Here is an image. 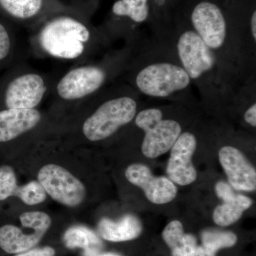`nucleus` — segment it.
I'll return each mask as SVG.
<instances>
[{
	"mask_svg": "<svg viewBox=\"0 0 256 256\" xmlns=\"http://www.w3.org/2000/svg\"><path fill=\"white\" fill-rule=\"evenodd\" d=\"M175 10L214 54L236 86L256 76V62L248 56L225 5L217 0H180Z\"/></svg>",
	"mask_w": 256,
	"mask_h": 256,
	"instance_id": "1",
	"label": "nucleus"
},
{
	"mask_svg": "<svg viewBox=\"0 0 256 256\" xmlns=\"http://www.w3.org/2000/svg\"><path fill=\"white\" fill-rule=\"evenodd\" d=\"M156 36L170 42L205 106L220 108L230 105L239 86L232 82L214 54L178 10L169 26Z\"/></svg>",
	"mask_w": 256,
	"mask_h": 256,
	"instance_id": "2",
	"label": "nucleus"
},
{
	"mask_svg": "<svg viewBox=\"0 0 256 256\" xmlns=\"http://www.w3.org/2000/svg\"><path fill=\"white\" fill-rule=\"evenodd\" d=\"M132 66L134 90L151 98L182 106L193 104V84L166 38L154 36L144 42Z\"/></svg>",
	"mask_w": 256,
	"mask_h": 256,
	"instance_id": "3",
	"label": "nucleus"
},
{
	"mask_svg": "<svg viewBox=\"0 0 256 256\" xmlns=\"http://www.w3.org/2000/svg\"><path fill=\"white\" fill-rule=\"evenodd\" d=\"M90 37L88 26L68 15L50 18L40 33V44L45 52L56 58L74 60L84 53Z\"/></svg>",
	"mask_w": 256,
	"mask_h": 256,
	"instance_id": "4",
	"label": "nucleus"
},
{
	"mask_svg": "<svg viewBox=\"0 0 256 256\" xmlns=\"http://www.w3.org/2000/svg\"><path fill=\"white\" fill-rule=\"evenodd\" d=\"M138 92L114 96L105 101L89 116L82 126V133L92 142L110 138L120 128L132 122L139 109Z\"/></svg>",
	"mask_w": 256,
	"mask_h": 256,
	"instance_id": "5",
	"label": "nucleus"
},
{
	"mask_svg": "<svg viewBox=\"0 0 256 256\" xmlns=\"http://www.w3.org/2000/svg\"><path fill=\"white\" fill-rule=\"evenodd\" d=\"M134 120L136 126L144 132L142 154L150 159L168 152L183 132L178 120L165 118L162 108H146L138 111Z\"/></svg>",
	"mask_w": 256,
	"mask_h": 256,
	"instance_id": "6",
	"label": "nucleus"
},
{
	"mask_svg": "<svg viewBox=\"0 0 256 256\" xmlns=\"http://www.w3.org/2000/svg\"><path fill=\"white\" fill-rule=\"evenodd\" d=\"M38 182L47 194L64 206L76 207L85 200L86 190L84 184L60 165L44 166L38 172Z\"/></svg>",
	"mask_w": 256,
	"mask_h": 256,
	"instance_id": "7",
	"label": "nucleus"
},
{
	"mask_svg": "<svg viewBox=\"0 0 256 256\" xmlns=\"http://www.w3.org/2000/svg\"><path fill=\"white\" fill-rule=\"evenodd\" d=\"M107 78V70L102 67H78L64 76L57 86V92L65 100H77L98 90Z\"/></svg>",
	"mask_w": 256,
	"mask_h": 256,
	"instance_id": "8",
	"label": "nucleus"
},
{
	"mask_svg": "<svg viewBox=\"0 0 256 256\" xmlns=\"http://www.w3.org/2000/svg\"><path fill=\"white\" fill-rule=\"evenodd\" d=\"M196 146V136L190 131L182 133L172 146L166 173L172 182L188 186L196 180V169L192 162Z\"/></svg>",
	"mask_w": 256,
	"mask_h": 256,
	"instance_id": "9",
	"label": "nucleus"
},
{
	"mask_svg": "<svg viewBox=\"0 0 256 256\" xmlns=\"http://www.w3.org/2000/svg\"><path fill=\"white\" fill-rule=\"evenodd\" d=\"M126 178L130 182L142 188L148 200L156 204L169 203L178 194V188L170 178L154 176L144 164L130 165L126 170Z\"/></svg>",
	"mask_w": 256,
	"mask_h": 256,
	"instance_id": "10",
	"label": "nucleus"
},
{
	"mask_svg": "<svg viewBox=\"0 0 256 256\" xmlns=\"http://www.w3.org/2000/svg\"><path fill=\"white\" fill-rule=\"evenodd\" d=\"M218 159L232 188L238 191H255V168L240 150L232 146H223L218 151Z\"/></svg>",
	"mask_w": 256,
	"mask_h": 256,
	"instance_id": "11",
	"label": "nucleus"
},
{
	"mask_svg": "<svg viewBox=\"0 0 256 256\" xmlns=\"http://www.w3.org/2000/svg\"><path fill=\"white\" fill-rule=\"evenodd\" d=\"M46 92L44 80L40 75L24 74L15 78L8 86L5 104L8 108L34 109Z\"/></svg>",
	"mask_w": 256,
	"mask_h": 256,
	"instance_id": "12",
	"label": "nucleus"
},
{
	"mask_svg": "<svg viewBox=\"0 0 256 256\" xmlns=\"http://www.w3.org/2000/svg\"><path fill=\"white\" fill-rule=\"evenodd\" d=\"M22 228L5 224L0 226V249L8 254H21L33 248L40 244L50 229L52 222L42 224L26 232V226Z\"/></svg>",
	"mask_w": 256,
	"mask_h": 256,
	"instance_id": "13",
	"label": "nucleus"
},
{
	"mask_svg": "<svg viewBox=\"0 0 256 256\" xmlns=\"http://www.w3.org/2000/svg\"><path fill=\"white\" fill-rule=\"evenodd\" d=\"M41 117L36 109L0 110V142H10L33 129L41 120Z\"/></svg>",
	"mask_w": 256,
	"mask_h": 256,
	"instance_id": "14",
	"label": "nucleus"
},
{
	"mask_svg": "<svg viewBox=\"0 0 256 256\" xmlns=\"http://www.w3.org/2000/svg\"><path fill=\"white\" fill-rule=\"evenodd\" d=\"M114 22L138 28L142 24L150 25L151 0H116L110 10Z\"/></svg>",
	"mask_w": 256,
	"mask_h": 256,
	"instance_id": "15",
	"label": "nucleus"
},
{
	"mask_svg": "<svg viewBox=\"0 0 256 256\" xmlns=\"http://www.w3.org/2000/svg\"><path fill=\"white\" fill-rule=\"evenodd\" d=\"M98 228L101 238L110 242L134 240L142 232L140 220L132 215H126L117 222L102 218L99 222Z\"/></svg>",
	"mask_w": 256,
	"mask_h": 256,
	"instance_id": "16",
	"label": "nucleus"
},
{
	"mask_svg": "<svg viewBox=\"0 0 256 256\" xmlns=\"http://www.w3.org/2000/svg\"><path fill=\"white\" fill-rule=\"evenodd\" d=\"M162 238L171 249L172 256H194L197 247L196 237L185 234L180 220H172L166 226Z\"/></svg>",
	"mask_w": 256,
	"mask_h": 256,
	"instance_id": "17",
	"label": "nucleus"
},
{
	"mask_svg": "<svg viewBox=\"0 0 256 256\" xmlns=\"http://www.w3.org/2000/svg\"><path fill=\"white\" fill-rule=\"evenodd\" d=\"M64 242L68 248H82L85 256H96L102 248L100 237L90 228L82 226L70 227L64 235Z\"/></svg>",
	"mask_w": 256,
	"mask_h": 256,
	"instance_id": "18",
	"label": "nucleus"
},
{
	"mask_svg": "<svg viewBox=\"0 0 256 256\" xmlns=\"http://www.w3.org/2000/svg\"><path fill=\"white\" fill-rule=\"evenodd\" d=\"M50 0H0V10L20 21L34 20L50 6Z\"/></svg>",
	"mask_w": 256,
	"mask_h": 256,
	"instance_id": "19",
	"label": "nucleus"
},
{
	"mask_svg": "<svg viewBox=\"0 0 256 256\" xmlns=\"http://www.w3.org/2000/svg\"><path fill=\"white\" fill-rule=\"evenodd\" d=\"M224 202L215 208L213 214L214 220L220 226H228L236 222L252 204V198L242 194H235Z\"/></svg>",
	"mask_w": 256,
	"mask_h": 256,
	"instance_id": "20",
	"label": "nucleus"
},
{
	"mask_svg": "<svg viewBox=\"0 0 256 256\" xmlns=\"http://www.w3.org/2000/svg\"><path fill=\"white\" fill-rule=\"evenodd\" d=\"M202 245L197 246L194 256H216L220 249L233 247L238 238L233 232L206 230L201 235Z\"/></svg>",
	"mask_w": 256,
	"mask_h": 256,
	"instance_id": "21",
	"label": "nucleus"
},
{
	"mask_svg": "<svg viewBox=\"0 0 256 256\" xmlns=\"http://www.w3.org/2000/svg\"><path fill=\"white\" fill-rule=\"evenodd\" d=\"M180 0H151L152 21L150 26L154 33L164 30L171 22Z\"/></svg>",
	"mask_w": 256,
	"mask_h": 256,
	"instance_id": "22",
	"label": "nucleus"
},
{
	"mask_svg": "<svg viewBox=\"0 0 256 256\" xmlns=\"http://www.w3.org/2000/svg\"><path fill=\"white\" fill-rule=\"evenodd\" d=\"M18 188V178L12 166L0 165V202L16 196Z\"/></svg>",
	"mask_w": 256,
	"mask_h": 256,
	"instance_id": "23",
	"label": "nucleus"
},
{
	"mask_svg": "<svg viewBox=\"0 0 256 256\" xmlns=\"http://www.w3.org/2000/svg\"><path fill=\"white\" fill-rule=\"evenodd\" d=\"M46 192L38 181H32L20 186L16 194L23 203L28 206L40 204L46 200Z\"/></svg>",
	"mask_w": 256,
	"mask_h": 256,
	"instance_id": "24",
	"label": "nucleus"
},
{
	"mask_svg": "<svg viewBox=\"0 0 256 256\" xmlns=\"http://www.w3.org/2000/svg\"><path fill=\"white\" fill-rule=\"evenodd\" d=\"M11 48V41L8 30L0 22V60H4L9 54Z\"/></svg>",
	"mask_w": 256,
	"mask_h": 256,
	"instance_id": "25",
	"label": "nucleus"
},
{
	"mask_svg": "<svg viewBox=\"0 0 256 256\" xmlns=\"http://www.w3.org/2000/svg\"><path fill=\"white\" fill-rule=\"evenodd\" d=\"M215 190L217 196L223 201L232 198L236 194L230 184L224 182H218L216 185Z\"/></svg>",
	"mask_w": 256,
	"mask_h": 256,
	"instance_id": "26",
	"label": "nucleus"
},
{
	"mask_svg": "<svg viewBox=\"0 0 256 256\" xmlns=\"http://www.w3.org/2000/svg\"><path fill=\"white\" fill-rule=\"evenodd\" d=\"M56 250L54 248L45 246L30 249L26 252L16 254L14 256H55Z\"/></svg>",
	"mask_w": 256,
	"mask_h": 256,
	"instance_id": "27",
	"label": "nucleus"
},
{
	"mask_svg": "<svg viewBox=\"0 0 256 256\" xmlns=\"http://www.w3.org/2000/svg\"><path fill=\"white\" fill-rule=\"evenodd\" d=\"M244 120L248 126L256 127V104L248 108L244 114Z\"/></svg>",
	"mask_w": 256,
	"mask_h": 256,
	"instance_id": "28",
	"label": "nucleus"
},
{
	"mask_svg": "<svg viewBox=\"0 0 256 256\" xmlns=\"http://www.w3.org/2000/svg\"><path fill=\"white\" fill-rule=\"evenodd\" d=\"M96 256H121L118 254H114V252H105V254H99Z\"/></svg>",
	"mask_w": 256,
	"mask_h": 256,
	"instance_id": "29",
	"label": "nucleus"
},
{
	"mask_svg": "<svg viewBox=\"0 0 256 256\" xmlns=\"http://www.w3.org/2000/svg\"><path fill=\"white\" fill-rule=\"evenodd\" d=\"M217 1L220 2L222 4H225L229 2L232 1V0H217Z\"/></svg>",
	"mask_w": 256,
	"mask_h": 256,
	"instance_id": "30",
	"label": "nucleus"
}]
</instances>
